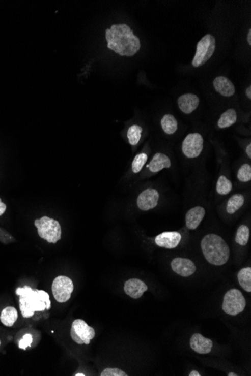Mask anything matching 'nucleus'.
Segmentation results:
<instances>
[{
    "label": "nucleus",
    "mask_w": 251,
    "mask_h": 376,
    "mask_svg": "<svg viewBox=\"0 0 251 376\" xmlns=\"http://www.w3.org/2000/svg\"><path fill=\"white\" fill-rule=\"evenodd\" d=\"M238 180L242 182H247L251 180V166L249 164H244L238 171Z\"/></svg>",
    "instance_id": "obj_28"
},
{
    "label": "nucleus",
    "mask_w": 251,
    "mask_h": 376,
    "mask_svg": "<svg viewBox=\"0 0 251 376\" xmlns=\"http://www.w3.org/2000/svg\"><path fill=\"white\" fill-rule=\"evenodd\" d=\"M159 195L155 189H147L138 197L137 205L140 210L143 211L152 210L155 208L158 204Z\"/></svg>",
    "instance_id": "obj_10"
},
{
    "label": "nucleus",
    "mask_w": 251,
    "mask_h": 376,
    "mask_svg": "<svg viewBox=\"0 0 251 376\" xmlns=\"http://www.w3.org/2000/svg\"><path fill=\"white\" fill-rule=\"evenodd\" d=\"M216 50V39L211 34H207L197 43V51L192 59L193 67L205 65L214 54Z\"/></svg>",
    "instance_id": "obj_5"
},
{
    "label": "nucleus",
    "mask_w": 251,
    "mask_h": 376,
    "mask_svg": "<svg viewBox=\"0 0 251 376\" xmlns=\"http://www.w3.org/2000/svg\"><path fill=\"white\" fill-rule=\"evenodd\" d=\"M150 171L153 173H157L162 171L164 168H169L171 167V161L170 159L165 154L162 152H157L153 157L152 160L150 163Z\"/></svg>",
    "instance_id": "obj_18"
},
{
    "label": "nucleus",
    "mask_w": 251,
    "mask_h": 376,
    "mask_svg": "<svg viewBox=\"0 0 251 376\" xmlns=\"http://www.w3.org/2000/svg\"><path fill=\"white\" fill-rule=\"evenodd\" d=\"M205 215L203 207H195L190 209L186 214V226L189 230H195L200 226Z\"/></svg>",
    "instance_id": "obj_17"
},
{
    "label": "nucleus",
    "mask_w": 251,
    "mask_h": 376,
    "mask_svg": "<svg viewBox=\"0 0 251 376\" xmlns=\"http://www.w3.org/2000/svg\"><path fill=\"white\" fill-rule=\"evenodd\" d=\"M238 280L240 286L244 291L251 292V268L244 267L241 269L238 273Z\"/></svg>",
    "instance_id": "obj_22"
},
{
    "label": "nucleus",
    "mask_w": 251,
    "mask_h": 376,
    "mask_svg": "<svg viewBox=\"0 0 251 376\" xmlns=\"http://www.w3.org/2000/svg\"><path fill=\"white\" fill-rule=\"evenodd\" d=\"M171 266L173 271L183 277L192 276L197 270L195 264L192 261L183 258H176L173 259Z\"/></svg>",
    "instance_id": "obj_11"
},
{
    "label": "nucleus",
    "mask_w": 251,
    "mask_h": 376,
    "mask_svg": "<svg viewBox=\"0 0 251 376\" xmlns=\"http://www.w3.org/2000/svg\"><path fill=\"white\" fill-rule=\"evenodd\" d=\"M39 237L50 243H57L61 239V226L59 222L47 216L35 220Z\"/></svg>",
    "instance_id": "obj_4"
},
{
    "label": "nucleus",
    "mask_w": 251,
    "mask_h": 376,
    "mask_svg": "<svg viewBox=\"0 0 251 376\" xmlns=\"http://www.w3.org/2000/svg\"><path fill=\"white\" fill-rule=\"evenodd\" d=\"M178 107L183 113L189 114L193 112L200 105V99L195 94L186 93L178 99Z\"/></svg>",
    "instance_id": "obj_15"
},
{
    "label": "nucleus",
    "mask_w": 251,
    "mask_h": 376,
    "mask_svg": "<svg viewBox=\"0 0 251 376\" xmlns=\"http://www.w3.org/2000/svg\"><path fill=\"white\" fill-rule=\"evenodd\" d=\"M6 208L7 207L4 203L2 202L1 198H0V216L6 212Z\"/></svg>",
    "instance_id": "obj_32"
},
{
    "label": "nucleus",
    "mask_w": 251,
    "mask_h": 376,
    "mask_svg": "<svg viewBox=\"0 0 251 376\" xmlns=\"http://www.w3.org/2000/svg\"><path fill=\"white\" fill-rule=\"evenodd\" d=\"M142 128L138 125H133L129 129L127 132V138L129 144L135 146L138 144L141 139Z\"/></svg>",
    "instance_id": "obj_25"
},
{
    "label": "nucleus",
    "mask_w": 251,
    "mask_h": 376,
    "mask_svg": "<svg viewBox=\"0 0 251 376\" xmlns=\"http://www.w3.org/2000/svg\"><path fill=\"white\" fill-rule=\"evenodd\" d=\"M161 127L167 135H173L178 130V122L173 115L165 114L161 119Z\"/></svg>",
    "instance_id": "obj_21"
},
{
    "label": "nucleus",
    "mask_w": 251,
    "mask_h": 376,
    "mask_svg": "<svg viewBox=\"0 0 251 376\" xmlns=\"http://www.w3.org/2000/svg\"><path fill=\"white\" fill-rule=\"evenodd\" d=\"M203 145L204 139L200 133L189 134L183 141V153L187 158H197L203 152Z\"/></svg>",
    "instance_id": "obj_9"
},
{
    "label": "nucleus",
    "mask_w": 251,
    "mask_h": 376,
    "mask_svg": "<svg viewBox=\"0 0 251 376\" xmlns=\"http://www.w3.org/2000/svg\"><path fill=\"white\" fill-rule=\"evenodd\" d=\"M237 374L234 373V372H230V373L228 374V376H237Z\"/></svg>",
    "instance_id": "obj_37"
},
{
    "label": "nucleus",
    "mask_w": 251,
    "mask_h": 376,
    "mask_svg": "<svg viewBox=\"0 0 251 376\" xmlns=\"http://www.w3.org/2000/svg\"><path fill=\"white\" fill-rule=\"evenodd\" d=\"M148 290V286L138 278H130L124 284V292L133 299H138Z\"/></svg>",
    "instance_id": "obj_14"
},
{
    "label": "nucleus",
    "mask_w": 251,
    "mask_h": 376,
    "mask_svg": "<svg viewBox=\"0 0 251 376\" xmlns=\"http://www.w3.org/2000/svg\"><path fill=\"white\" fill-rule=\"evenodd\" d=\"M16 295L19 296V305L23 318L33 317L35 311H45L51 307L50 297L45 291L25 286L17 289Z\"/></svg>",
    "instance_id": "obj_2"
},
{
    "label": "nucleus",
    "mask_w": 251,
    "mask_h": 376,
    "mask_svg": "<svg viewBox=\"0 0 251 376\" xmlns=\"http://www.w3.org/2000/svg\"><path fill=\"white\" fill-rule=\"evenodd\" d=\"M246 152L247 155H248L249 158H251V144H248L247 148H246Z\"/></svg>",
    "instance_id": "obj_33"
},
{
    "label": "nucleus",
    "mask_w": 251,
    "mask_h": 376,
    "mask_svg": "<svg viewBox=\"0 0 251 376\" xmlns=\"http://www.w3.org/2000/svg\"><path fill=\"white\" fill-rule=\"evenodd\" d=\"M18 318L17 309L12 306H8L2 311L0 321L6 327H12Z\"/></svg>",
    "instance_id": "obj_19"
},
{
    "label": "nucleus",
    "mask_w": 251,
    "mask_h": 376,
    "mask_svg": "<svg viewBox=\"0 0 251 376\" xmlns=\"http://www.w3.org/2000/svg\"><path fill=\"white\" fill-rule=\"evenodd\" d=\"M244 197L241 194H236L231 197L227 202V211L233 214L238 211L244 205Z\"/></svg>",
    "instance_id": "obj_23"
},
{
    "label": "nucleus",
    "mask_w": 251,
    "mask_h": 376,
    "mask_svg": "<svg viewBox=\"0 0 251 376\" xmlns=\"http://www.w3.org/2000/svg\"><path fill=\"white\" fill-rule=\"evenodd\" d=\"M237 121V113L236 110L233 108L227 110L221 115L217 126L220 129L229 128L231 126L234 125Z\"/></svg>",
    "instance_id": "obj_20"
},
{
    "label": "nucleus",
    "mask_w": 251,
    "mask_h": 376,
    "mask_svg": "<svg viewBox=\"0 0 251 376\" xmlns=\"http://www.w3.org/2000/svg\"><path fill=\"white\" fill-rule=\"evenodd\" d=\"M247 42H248L249 45H251V29H249L248 33H247Z\"/></svg>",
    "instance_id": "obj_35"
},
{
    "label": "nucleus",
    "mask_w": 251,
    "mask_h": 376,
    "mask_svg": "<svg viewBox=\"0 0 251 376\" xmlns=\"http://www.w3.org/2000/svg\"><path fill=\"white\" fill-rule=\"evenodd\" d=\"M181 234L177 231H167L159 234L156 237L155 243L159 247L162 248H176L181 242Z\"/></svg>",
    "instance_id": "obj_12"
},
{
    "label": "nucleus",
    "mask_w": 251,
    "mask_h": 376,
    "mask_svg": "<svg viewBox=\"0 0 251 376\" xmlns=\"http://www.w3.org/2000/svg\"><path fill=\"white\" fill-rule=\"evenodd\" d=\"M0 241L5 244H8L15 241V239L8 231L0 228Z\"/></svg>",
    "instance_id": "obj_30"
},
{
    "label": "nucleus",
    "mask_w": 251,
    "mask_h": 376,
    "mask_svg": "<svg viewBox=\"0 0 251 376\" xmlns=\"http://www.w3.org/2000/svg\"><path fill=\"white\" fill-rule=\"evenodd\" d=\"M101 376H127V374L118 368H107L101 373Z\"/></svg>",
    "instance_id": "obj_29"
},
{
    "label": "nucleus",
    "mask_w": 251,
    "mask_h": 376,
    "mask_svg": "<svg viewBox=\"0 0 251 376\" xmlns=\"http://www.w3.org/2000/svg\"><path fill=\"white\" fill-rule=\"evenodd\" d=\"M189 376H200V372H197V371H192V372L189 373Z\"/></svg>",
    "instance_id": "obj_36"
},
{
    "label": "nucleus",
    "mask_w": 251,
    "mask_h": 376,
    "mask_svg": "<svg viewBox=\"0 0 251 376\" xmlns=\"http://www.w3.org/2000/svg\"><path fill=\"white\" fill-rule=\"evenodd\" d=\"M217 193L221 196H226L228 195L233 190V183L231 181L225 176L222 175L219 177L217 183Z\"/></svg>",
    "instance_id": "obj_24"
},
{
    "label": "nucleus",
    "mask_w": 251,
    "mask_h": 376,
    "mask_svg": "<svg viewBox=\"0 0 251 376\" xmlns=\"http://www.w3.org/2000/svg\"><path fill=\"white\" fill-rule=\"evenodd\" d=\"M75 376H85V374L78 373V374H75Z\"/></svg>",
    "instance_id": "obj_38"
},
{
    "label": "nucleus",
    "mask_w": 251,
    "mask_h": 376,
    "mask_svg": "<svg viewBox=\"0 0 251 376\" xmlns=\"http://www.w3.org/2000/svg\"><path fill=\"white\" fill-rule=\"evenodd\" d=\"M0 344H1V341H0Z\"/></svg>",
    "instance_id": "obj_39"
},
{
    "label": "nucleus",
    "mask_w": 251,
    "mask_h": 376,
    "mask_svg": "<svg viewBox=\"0 0 251 376\" xmlns=\"http://www.w3.org/2000/svg\"><path fill=\"white\" fill-rule=\"evenodd\" d=\"M74 290V285L70 278L65 276H58L52 284V292L55 300L59 303H66L71 298Z\"/></svg>",
    "instance_id": "obj_8"
},
{
    "label": "nucleus",
    "mask_w": 251,
    "mask_h": 376,
    "mask_svg": "<svg viewBox=\"0 0 251 376\" xmlns=\"http://www.w3.org/2000/svg\"><path fill=\"white\" fill-rule=\"evenodd\" d=\"M246 96H247V98L251 99V86H249L248 88H247V89H246Z\"/></svg>",
    "instance_id": "obj_34"
},
{
    "label": "nucleus",
    "mask_w": 251,
    "mask_h": 376,
    "mask_svg": "<svg viewBox=\"0 0 251 376\" xmlns=\"http://www.w3.org/2000/svg\"><path fill=\"white\" fill-rule=\"evenodd\" d=\"M147 160H148V155L145 152L142 153L138 154L136 156L134 159L133 162L132 164V169L135 174L140 172L142 171V168L144 165L146 163Z\"/></svg>",
    "instance_id": "obj_27"
},
{
    "label": "nucleus",
    "mask_w": 251,
    "mask_h": 376,
    "mask_svg": "<svg viewBox=\"0 0 251 376\" xmlns=\"http://www.w3.org/2000/svg\"><path fill=\"white\" fill-rule=\"evenodd\" d=\"M249 238H250V229L247 226H239L237 230L236 236V242L238 244L244 246L248 243Z\"/></svg>",
    "instance_id": "obj_26"
},
{
    "label": "nucleus",
    "mask_w": 251,
    "mask_h": 376,
    "mask_svg": "<svg viewBox=\"0 0 251 376\" xmlns=\"http://www.w3.org/2000/svg\"><path fill=\"white\" fill-rule=\"evenodd\" d=\"M190 347L194 352L200 355L210 353L213 347L212 341L205 338L200 333H195L190 339Z\"/></svg>",
    "instance_id": "obj_13"
},
{
    "label": "nucleus",
    "mask_w": 251,
    "mask_h": 376,
    "mask_svg": "<svg viewBox=\"0 0 251 376\" xmlns=\"http://www.w3.org/2000/svg\"><path fill=\"white\" fill-rule=\"evenodd\" d=\"M71 337L78 344H89L95 337V330L82 319H76L72 322L70 331Z\"/></svg>",
    "instance_id": "obj_7"
},
{
    "label": "nucleus",
    "mask_w": 251,
    "mask_h": 376,
    "mask_svg": "<svg viewBox=\"0 0 251 376\" xmlns=\"http://www.w3.org/2000/svg\"><path fill=\"white\" fill-rule=\"evenodd\" d=\"M214 89L222 97H231L236 92V88L229 78L224 76L217 77L213 82Z\"/></svg>",
    "instance_id": "obj_16"
},
{
    "label": "nucleus",
    "mask_w": 251,
    "mask_h": 376,
    "mask_svg": "<svg viewBox=\"0 0 251 376\" xmlns=\"http://www.w3.org/2000/svg\"><path fill=\"white\" fill-rule=\"evenodd\" d=\"M201 248L205 259L213 265H224L230 259L229 245L217 234L205 235L201 241Z\"/></svg>",
    "instance_id": "obj_3"
},
{
    "label": "nucleus",
    "mask_w": 251,
    "mask_h": 376,
    "mask_svg": "<svg viewBox=\"0 0 251 376\" xmlns=\"http://www.w3.org/2000/svg\"><path fill=\"white\" fill-rule=\"evenodd\" d=\"M246 300L238 289H231L224 296L222 310L230 316H237L245 309Z\"/></svg>",
    "instance_id": "obj_6"
},
{
    "label": "nucleus",
    "mask_w": 251,
    "mask_h": 376,
    "mask_svg": "<svg viewBox=\"0 0 251 376\" xmlns=\"http://www.w3.org/2000/svg\"><path fill=\"white\" fill-rule=\"evenodd\" d=\"M108 48L121 56H133L141 48L140 38L126 24L112 25L105 30Z\"/></svg>",
    "instance_id": "obj_1"
},
{
    "label": "nucleus",
    "mask_w": 251,
    "mask_h": 376,
    "mask_svg": "<svg viewBox=\"0 0 251 376\" xmlns=\"http://www.w3.org/2000/svg\"><path fill=\"white\" fill-rule=\"evenodd\" d=\"M32 342H33V336L31 334H26L23 336L20 342H19V348L21 349H24L26 350V348L28 346H31Z\"/></svg>",
    "instance_id": "obj_31"
}]
</instances>
